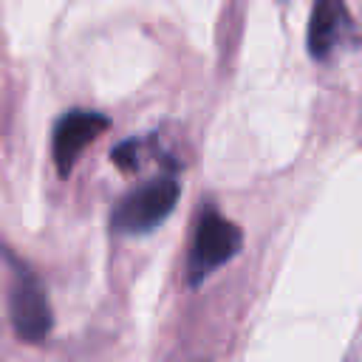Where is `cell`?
I'll return each mask as SVG.
<instances>
[{
	"label": "cell",
	"mask_w": 362,
	"mask_h": 362,
	"mask_svg": "<svg viewBox=\"0 0 362 362\" xmlns=\"http://www.w3.org/2000/svg\"><path fill=\"white\" fill-rule=\"evenodd\" d=\"M181 187L175 181V175H158L136 189H130L127 195L119 198L113 215H110V226L119 235H144L153 232L178 204Z\"/></svg>",
	"instance_id": "cell-1"
},
{
	"label": "cell",
	"mask_w": 362,
	"mask_h": 362,
	"mask_svg": "<svg viewBox=\"0 0 362 362\" xmlns=\"http://www.w3.org/2000/svg\"><path fill=\"white\" fill-rule=\"evenodd\" d=\"M240 240H243L240 229L232 221H226L218 209L206 206L198 218L195 240H192V249H189V263H187L189 286H198L218 266L229 263L240 252Z\"/></svg>",
	"instance_id": "cell-2"
},
{
	"label": "cell",
	"mask_w": 362,
	"mask_h": 362,
	"mask_svg": "<svg viewBox=\"0 0 362 362\" xmlns=\"http://www.w3.org/2000/svg\"><path fill=\"white\" fill-rule=\"evenodd\" d=\"M8 308H11V325L23 342H42V337L51 331L54 317L45 297V286L25 266H20L14 274Z\"/></svg>",
	"instance_id": "cell-3"
},
{
	"label": "cell",
	"mask_w": 362,
	"mask_h": 362,
	"mask_svg": "<svg viewBox=\"0 0 362 362\" xmlns=\"http://www.w3.org/2000/svg\"><path fill=\"white\" fill-rule=\"evenodd\" d=\"M107 116L96 113V110H68L57 124H54V141H51V153H54V167L59 170V175H68L71 167L76 164L79 153L102 133L107 130Z\"/></svg>",
	"instance_id": "cell-4"
},
{
	"label": "cell",
	"mask_w": 362,
	"mask_h": 362,
	"mask_svg": "<svg viewBox=\"0 0 362 362\" xmlns=\"http://www.w3.org/2000/svg\"><path fill=\"white\" fill-rule=\"evenodd\" d=\"M354 20L342 0H314L308 25V51L314 59H325L351 34Z\"/></svg>",
	"instance_id": "cell-5"
}]
</instances>
